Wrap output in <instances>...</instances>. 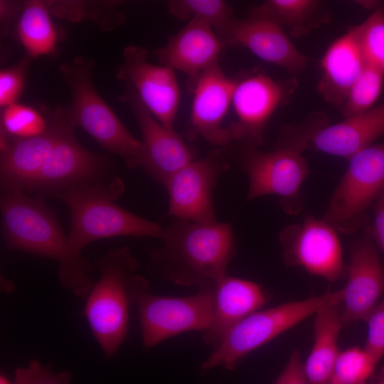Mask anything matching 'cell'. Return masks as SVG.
Listing matches in <instances>:
<instances>
[{"instance_id":"obj_25","label":"cell","mask_w":384,"mask_h":384,"mask_svg":"<svg viewBox=\"0 0 384 384\" xmlns=\"http://www.w3.org/2000/svg\"><path fill=\"white\" fill-rule=\"evenodd\" d=\"M250 16L268 19L294 38H301L329 20L322 1L316 0H267L250 11Z\"/></svg>"},{"instance_id":"obj_2","label":"cell","mask_w":384,"mask_h":384,"mask_svg":"<svg viewBox=\"0 0 384 384\" xmlns=\"http://www.w3.org/2000/svg\"><path fill=\"white\" fill-rule=\"evenodd\" d=\"M0 205L5 247L56 261L61 285L75 296H87L94 283L88 275L91 265L71 248L68 235L42 198L23 191L2 193Z\"/></svg>"},{"instance_id":"obj_6","label":"cell","mask_w":384,"mask_h":384,"mask_svg":"<svg viewBox=\"0 0 384 384\" xmlns=\"http://www.w3.org/2000/svg\"><path fill=\"white\" fill-rule=\"evenodd\" d=\"M130 304L136 306L142 345L151 348L179 334L206 330L213 311L215 284L198 288L195 294L170 297L154 294L143 276L133 274L127 282Z\"/></svg>"},{"instance_id":"obj_1","label":"cell","mask_w":384,"mask_h":384,"mask_svg":"<svg viewBox=\"0 0 384 384\" xmlns=\"http://www.w3.org/2000/svg\"><path fill=\"white\" fill-rule=\"evenodd\" d=\"M163 244L149 253L148 271L164 281L198 288L227 274L236 252L230 223H208L174 218Z\"/></svg>"},{"instance_id":"obj_7","label":"cell","mask_w":384,"mask_h":384,"mask_svg":"<svg viewBox=\"0 0 384 384\" xmlns=\"http://www.w3.org/2000/svg\"><path fill=\"white\" fill-rule=\"evenodd\" d=\"M343 290L326 291L324 294L302 301L290 302L257 311L233 326L202 363L201 368L209 370L218 366L234 370L252 351L291 329L323 306L339 304Z\"/></svg>"},{"instance_id":"obj_28","label":"cell","mask_w":384,"mask_h":384,"mask_svg":"<svg viewBox=\"0 0 384 384\" xmlns=\"http://www.w3.org/2000/svg\"><path fill=\"white\" fill-rule=\"evenodd\" d=\"M378 363L364 348H349L339 353L329 384H369Z\"/></svg>"},{"instance_id":"obj_38","label":"cell","mask_w":384,"mask_h":384,"mask_svg":"<svg viewBox=\"0 0 384 384\" xmlns=\"http://www.w3.org/2000/svg\"><path fill=\"white\" fill-rule=\"evenodd\" d=\"M0 384H14V382H11L4 374H1Z\"/></svg>"},{"instance_id":"obj_31","label":"cell","mask_w":384,"mask_h":384,"mask_svg":"<svg viewBox=\"0 0 384 384\" xmlns=\"http://www.w3.org/2000/svg\"><path fill=\"white\" fill-rule=\"evenodd\" d=\"M1 125L3 132L9 137L28 138L43 133L48 121L35 109L15 103L4 108Z\"/></svg>"},{"instance_id":"obj_12","label":"cell","mask_w":384,"mask_h":384,"mask_svg":"<svg viewBox=\"0 0 384 384\" xmlns=\"http://www.w3.org/2000/svg\"><path fill=\"white\" fill-rule=\"evenodd\" d=\"M225 152L217 149L175 173L164 186L169 197V215L193 222H215L212 192L230 167Z\"/></svg>"},{"instance_id":"obj_8","label":"cell","mask_w":384,"mask_h":384,"mask_svg":"<svg viewBox=\"0 0 384 384\" xmlns=\"http://www.w3.org/2000/svg\"><path fill=\"white\" fill-rule=\"evenodd\" d=\"M225 154L232 157L249 180L246 202L265 195L273 194L279 198L282 209L289 215L302 210L304 198L300 188L311 172L302 151L277 144L270 151H260L256 146L240 143L231 146Z\"/></svg>"},{"instance_id":"obj_3","label":"cell","mask_w":384,"mask_h":384,"mask_svg":"<svg viewBox=\"0 0 384 384\" xmlns=\"http://www.w3.org/2000/svg\"><path fill=\"white\" fill-rule=\"evenodd\" d=\"M124 191L119 176L70 188L58 196L70 214L68 235L71 248L81 254L92 241L121 236L161 238L164 228L138 216L115 201Z\"/></svg>"},{"instance_id":"obj_27","label":"cell","mask_w":384,"mask_h":384,"mask_svg":"<svg viewBox=\"0 0 384 384\" xmlns=\"http://www.w3.org/2000/svg\"><path fill=\"white\" fill-rule=\"evenodd\" d=\"M167 8L177 19L203 22L218 31L233 18L230 5L223 0H171Z\"/></svg>"},{"instance_id":"obj_33","label":"cell","mask_w":384,"mask_h":384,"mask_svg":"<svg viewBox=\"0 0 384 384\" xmlns=\"http://www.w3.org/2000/svg\"><path fill=\"white\" fill-rule=\"evenodd\" d=\"M28 55L18 64L0 72V106L6 108L16 103L21 95L25 83Z\"/></svg>"},{"instance_id":"obj_36","label":"cell","mask_w":384,"mask_h":384,"mask_svg":"<svg viewBox=\"0 0 384 384\" xmlns=\"http://www.w3.org/2000/svg\"><path fill=\"white\" fill-rule=\"evenodd\" d=\"M369 232L384 254V188L374 203L373 220Z\"/></svg>"},{"instance_id":"obj_24","label":"cell","mask_w":384,"mask_h":384,"mask_svg":"<svg viewBox=\"0 0 384 384\" xmlns=\"http://www.w3.org/2000/svg\"><path fill=\"white\" fill-rule=\"evenodd\" d=\"M338 304L320 308L314 322V343L304 364L309 384H329L336 360L340 353L338 338L343 324Z\"/></svg>"},{"instance_id":"obj_29","label":"cell","mask_w":384,"mask_h":384,"mask_svg":"<svg viewBox=\"0 0 384 384\" xmlns=\"http://www.w3.org/2000/svg\"><path fill=\"white\" fill-rule=\"evenodd\" d=\"M383 79L379 70L366 64L340 109L343 115L348 118L371 109L381 92Z\"/></svg>"},{"instance_id":"obj_21","label":"cell","mask_w":384,"mask_h":384,"mask_svg":"<svg viewBox=\"0 0 384 384\" xmlns=\"http://www.w3.org/2000/svg\"><path fill=\"white\" fill-rule=\"evenodd\" d=\"M383 135L384 101L341 122L319 127L309 135L302 149H314L349 159Z\"/></svg>"},{"instance_id":"obj_20","label":"cell","mask_w":384,"mask_h":384,"mask_svg":"<svg viewBox=\"0 0 384 384\" xmlns=\"http://www.w3.org/2000/svg\"><path fill=\"white\" fill-rule=\"evenodd\" d=\"M223 45L211 26L189 21L163 47L156 50L154 55L161 64L184 73L190 88L203 73L219 63Z\"/></svg>"},{"instance_id":"obj_22","label":"cell","mask_w":384,"mask_h":384,"mask_svg":"<svg viewBox=\"0 0 384 384\" xmlns=\"http://www.w3.org/2000/svg\"><path fill=\"white\" fill-rule=\"evenodd\" d=\"M262 288L251 281L225 275L215 283L212 319L203 331L205 343L215 348L228 332L265 303Z\"/></svg>"},{"instance_id":"obj_4","label":"cell","mask_w":384,"mask_h":384,"mask_svg":"<svg viewBox=\"0 0 384 384\" xmlns=\"http://www.w3.org/2000/svg\"><path fill=\"white\" fill-rule=\"evenodd\" d=\"M100 272L87 295L83 316L106 358L119 351L129 331L127 282L138 269L128 247L112 249L95 260Z\"/></svg>"},{"instance_id":"obj_34","label":"cell","mask_w":384,"mask_h":384,"mask_svg":"<svg viewBox=\"0 0 384 384\" xmlns=\"http://www.w3.org/2000/svg\"><path fill=\"white\" fill-rule=\"evenodd\" d=\"M365 321L368 325V336L363 348L379 362L384 356V297Z\"/></svg>"},{"instance_id":"obj_19","label":"cell","mask_w":384,"mask_h":384,"mask_svg":"<svg viewBox=\"0 0 384 384\" xmlns=\"http://www.w3.org/2000/svg\"><path fill=\"white\" fill-rule=\"evenodd\" d=\"M343 290V324L366 318L384 293V267L368 226L354 242Z\"/></svg>"},{"instance_id":"obj_26","label":"cell","mask_w":384,"mask_h":384,"mask_svg":"<svg viewBox=\"0 0 384 384\" xmlns=\"http://www.w3.org/2000/svg\"><path fill=\"white\" fill-rule=\"evenodd\" d=\"M18 33L30 57L48 55L55 48L57 33L45 3L32 1L25 5Z\"/></svg>"},{"instance_id":"obj_17","label":"cell","mask_w":384,"mask_h":384,"mask_svg":"<svg viewBox=\"0 0 384 384\" xmlns=\"http://www.w3.org/2000/svg\"><path fill=\"white\" fill-rule=\"evenodd\" d=\"M237 79L227 76L219 63L203 73L189 88L193 95L188 138L199 137L218 146L233 141L223 121L232 104Z\"/></svg>"},{"instance_id":"obj_15","label":"cell","mask_w":384,"mask_h":384,"mask_svg":"<svg viewBox=\"0 0 384 384\" xmlns=\"http://www.w3.org/2000/svg\"><path fill=\"white\" fill-rule=\"evenodd\" d=\"M125 85L121 100L129 105L142 135L139 166L164 186L175 173L195 160L194 151L174 129L154 117L129 84Z\"/></svg>"},{"instance_id":"obj_10","label":"cell","mask_w":384,"mask_h":384,"mask_svg":"<svg viewBox=\"0 0 384 384\" xmlns=\"http://www.w3.org/2000/svg\"><path fill=\"white\" fill-rule=\"evenodd\" d=\"M297 85L295 78L277 81L261 73L237 79L232 100L236 119L227 127L232 140L261 145L269 119L290 100Z\"/></svg>"},{"instance_id":"obj_5","label":"cell","mask_w":384,"mask_h":384,"mask_svg":"<svg viewBox=\"0 0 384 384\" xmlns=\"http://www.w3.org/2000/svg\"><path fill=\"white\" fill-rule=\"evenodd\" d=\"M92 60L78 56L59 65L71 92L65 108L70 124L80 127L106 150L122 157L129 169L139 166L142 144L100 97L92 80Z\"/></svg>"},{"instance_id":"obj_16","label":"cell","mask_w":384,"mask_h":384,"mask_svg":"<svg viewBox=\"0 0 384 384\" xmlns=\"http://www.w3.org/2000/svg\"><path fill=\"white\" fill-rule=\"evenodd\" d=\"M70 128L60 139L29 191L59 196L64 191L103 179L110 162L75 139Z\"/></svg>"},{"instance_id":"obj_18","label":"cell","mask_w":384,"mask_h":384,"mask_svg":"<svg viewBox=\"0 0 384 384\" xmlns=\"http://www.w3.org/2000/svg\"><path fill=\"white\" fill-rule=\"evenodd\" d=\"M218 32L223 44L246 48L292 75L301 73L306 66L307 57L294 46L281 26L268 19L252 16L233 18Z\"/></svg>"},{"instance_id":"obj_23","label":"cell","mask_w":384,"mask_h":384,"mask_svg":"<svg viewBox=\"0 0 384 384\" xmlns=\"http://www.w3.org/2000/svg\"><path fill=\"white\" fill-rule=\"evenodd\" d=\"M366 65L353 27L334 41L321 60L317 90L323 99L341 109Z\"/></svg>"},{"instance_id":"obj_32","label":"cell","mask_w":384,"mask_h":384,"mask_svg":"<svg viewBox=\"0 0 384 384\" xmlns=\"http://www.w3.org/2000/svg\"><path fill=\"white\" fill-rule=\"evenodd\" d=\"M71 373L68 371L54 373L38 360H31L28 366L14 370V384H68Z\"/></svg>"},{"instance_id":"obj_35","label":"cell","mask_w":384,"mask_h":384,"mask_svg":"<svg viewBox=\"0 0 384 384\" xmlns=\"http://www.w3.org/2000/svg\"><path fill=\"white\" fill-rule=\"evenodd\" d=\"M272 384H309L297 350L292 353L286 366Z\"/></svg>"},{"instance_id":"obj_9","label":"cell","mask_w":384,"mask_h":384,"mask_svg":"<svg viewBox=\"0 0 384 384\" xmlns=\"http://www.w3.org/2000/svg\"><path fill=\"white\" fill-rule=\"evenodd\" d=\"M323 220L336 231L353 234L366 225L367 210L384 188V142L349 159Z\"/></svg>"},{"instance_id":"obj_13","label":"cell","mask_w":384,"mask_h":384,"mask_svg":"<svg viewBox=\"0 0 384 384\" xmlns=\"http://www.w3.org/2000/svg\"><path fill=\"white\" fill-rule=\"evenodd\" d=\"M73 128L65 109L55 110L46 129L28 138L1 139L0 179L2 193L29 191L41 168L63 135Z\"/></svg>"},{"instance_id":"obj_30","label":"cell","mask_w":384,"mask_h":384,"mask_svg":"<svg viewBox=\"0 0 384 384\" xmlns=\"http://www.w3.org/2000/svg\"><path fill=\"white\" fill-rule=\"evenodd\" d=\"M353 28L366 63L384 75V9L378 7Z\"/></svg>"},{"instance_id":"obj_11","label":"cell","mask_w":384,"mask_h":384,"mask_svg":"<svg viewBox=\"0 0 384 384\" xmlns=\"http://www.w3.org/2000/svg\"><path fill=\"white\" fill-rule=\"evenodd\" d=\"M282 258L288 267H302L309 273L334 282L345 274L336 230L323 219L311 215L279 233Z\"/></svg>"},{"instance_id":"obj_14","label":"cell","mask_w":384,"mask_h":384,"mask_svg":"<svg viewBox=\"0 0 384 384\" xmlns=\"http://www.w3.org/2000/svg\"><path fill=\"white\" fill-rule=\"evenodd\" d=\"M117 77L129 84L149 111L164 127L174 129L181 92L175 70L148 61L147 50L132 45L123 50Z\"/></svg>"},{"instance_id":"obj_37","label":"cell","mask_w":384,"mask_h":384,"mask_svg":"<svg viewBox=\"0 0 384 384\" xmlns=\"http://www.w3.org/2000/svg\"><path fill=\"white\" fill-rule=\"evenodd\" d=\"M370 384H384V367L375 375H373Z\"/></svg>"}]
</instances>
